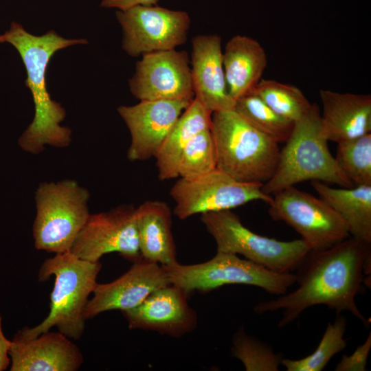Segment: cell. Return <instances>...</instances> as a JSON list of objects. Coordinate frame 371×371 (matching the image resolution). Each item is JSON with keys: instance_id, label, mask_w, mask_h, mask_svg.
<instances>
[{"instance_id": "obj_10", "label": "cell", "mask_w": 371, "mask_h": 371, "mask_svg": "<svg viewBox=\"0 0 371 371\" xmlns=\"http://www.w3.org/2000/svg\"><path fill=\"white\" fill-rule=\"evenodd\" d=\"M262 184L238 181L216 169L191 180L179 178L170 190L174 214L185 220L194 214L229 210L254 201L269 203Z\"/></svg>"}, {"instance_id": "obj_25", "label": "cell", "mask_w": 371, "mask_h": 371, "mask_svg": "<svg viewBox=\"0 0 371 371\" xmlns=\"http://www.w3.org/2000/svg\"><path fill=\"white\" fill-rule=\"evenodd\" d=\"M252 92L275 113L293 123L302 118L312 104L299 88L275 80L261 79Z\"/></svg>"}, {"instance_id": "obj_27", "label": "cell", "mask_w": 371, "mask_h": 371, "mask_svg": "<svg viewBox=\"0 0 371 371\" xmlns=\"http://www.w3.org/2000/svg\"><path fill=\"white\" fill-rule=\"evenodd\" d=\"M337 164L353 186H371V133L337 143Z\"/></svg>"}, {"instance_id": "obj_13", "label": "cell", "mask_w": 371, "mask_h": 371, "mask_svg": "<svg viewBox=\"0 0 371 371\" xmlns=\"http://www.w3.org/2000/svg\"><path fill=\"white\" fill-rule=\"evenodd\" d=\"M129 80L131 93L140 101L194 99L190 58L175 49L144 54Z\"/></svg>"}, {"instance_id": "obj_32", "label": "cell", "mask_w": 371, "mask_h": 371, "mask_svg": "<svg viewBox=\"0 0 371 371\" xmlns=\"http://www.w3.org/2000/svg\"><path fill=\"white\" fill-rule=\"evenodd\" d=\"M11 341L4 336L1 328V318L0 315V371L5 370L10 364L9 349Z\"/></svg>"}, {"instance_id": "obj_11", "label": "cell", "mask_w": 371, "mask_h": 371, "mask_svg": "<svg viewBox=\"0 0 371 371\" xmlns=\"http://www.w3.org/2000/svg\"><path fill=\"white\" fill-rule=\"evenodd\" d=\"M116 16L123 31L122 48L133 57L183 45L191 22L186 12L156 5L118 10Z\"/></svg>"}, {"instance_id": "obj_33", "label": "cell", "mask_w": 371, "mask_h": 371, "mask_svg": "<svg viewBox=\"0 0 371 371\" xmlns=\"http://www.w3.org/2000/svg\"><path fill=\"white\" fill-rule=\"evenodd\" d=\"M0 43H1V35H0Z\"/></svg>"}, {"instance_id": "obj_5", "label": "cell", "mask_w": 371, "mask_h": 371, "mask_svg": "<svg viewBox=\"0 0 371 371\" xmlns=\"http://www.w3.org/2000/svg\"><path fill=\"white\" fill-rule=\"evenodd\" d=\"M210 131L216 169L241 182L263 185L271 178L280 153L276 142L250 125L234 109L212 113Z\"/></svg>"}, {"instance_id": "obj_29", "label": "cell", "mask_w": 371, "mask_h": 371, "mask_svg": "<svg viewBox=\"0 0 371 371\" xmlns=\"http://www.w3.org/2000/svg\"><path fill=\"white\" fill-rule=\"evenodd\" d=\"M232 352L247 371H277L282 357L264 341L247 334L243 327L232 338Z\"/></svg>"}, {"instance_id": "obj_30", "label": "cell", "mask_w": 371, "mask_h": 371, "mask_svg": "<svg viewBox=\"0 0 371 371\" xmlns=\"http://www.w3.org/2000/svg\"><path fill=\"white\" fill-rule=\"evenodd\" d=\"M371 349V334L350 355H343L336 365L335 371H364Z\"/></svg>"}, {"instance_id": "obj_12", "label": "cell", "mask_w": 371, "mask_h": 371, "mask_svg": "<svg viewBox=\"0 0 371 371\" xmlns=\"http://www.w3.org/2000/svg\"><path fill=\"white\" fill-rule=\"evenodd\" d=\"M135 209L122 205L97 214H90L70 252L76 257L98 262L105 254L116 252L135 262L141 260Z\"/></svg>"}, {"instance_id": "obj_7", "label": "cell", "mask_w": 371, "mask_h": 371, "mask_svg": "<svg viewBox=\"0 0 371 371\" xmlns=\"http://www.w3.org/2000/svg\"><path fill=\"white\" fill-rule=\"evenodd\" d=\"M201 220L214 239L217 251L242 255L274 272L296 270L311 251L302 238L282 241L254 233L231 210L202 214Z\"/></svg>"}, {"instance_id": "obj_3", "label": "cell", "mask_w": 371, "mask_h": 371, "mask_svg": "<svg viewBox=\"0 0 371 371\" xmlns=\"http://www.w3.org/2000/svg\"><path fill=\"white\" fill-rule=\"evenodd\" d=\"M102 265L80 259L70 251L55 254L46 259L38 273L41 282L55 277L50 295L48 315L38 325L18 330L16 337L27 339L56 327L59 332L71 339H79L85 328L84 313L89 296L98 282Z\"/></svg>"}, {"instance_id": "obj_16", "label": "cell", "mask_w": 371, "mask_h": 371, "mask_svg": "<svg viewBox=\"0 0 371 371\" xmlns=\"http://www.w3.org/2000/svg\"><path fill=\"white\" fill-rule=\"evenodd\" d=\"M188 296L182 289L170 284L152 293L139 306L122 313L130 329L180 337L197 326V315Z\"/></svg>"}, {"instance_id": "obj_21", "label": "cell", "mask_w": 371, "mask_h": 371, "mask_svg": "<svg viewBox=\"0 0 371 371\" xmlns=\"http://www.w3.org/2000/svg\"><path fill=\"white\" fill-rule=\"evenodd\" d=\"M223 64L228 92L235 101L254 89L262 79L267 57L258 41L236 35L225 45Z\"/></svg>"}, {"instance_id": "obj_14", "label": "cell", "mask_w": 371, "mask_h": 371, "mask_svg": "<svg viewBox=\"0 0 371 371\" xmlns=\"http://www.w3.org/2000/svg\"><path fill=\"white\" fill-rule=\"evenodd\" d=\"M192 101L144 100L135 105L119 106L117 112L131 137L128 159L137 161L155 157L172 126Z\"/></svg>"}, {"instance_id": "obj_18", "label": "cell", "mask_w": 371, "mask_h": 371, "mask_svg": "<svg viewBox=\"0 0 371 371\" xmlns=\"http://www.w3.org/2000/svg\"><path fill=\"white\" fill-rule=\"evenodd\" d=\"M8 353L10 371H76L83 363L78 347L59 331L27 339L14 336Z\"/></svg>"}, {"instance_id": "obj_1", "label": "cell", "mask_w": 371, "mask_h": 371, "mask_svg": "<svg viewBox=\"0 0 371 371\" xmlns=\"http://www.w3.org/2000/svg\"><path fill=\"white\" fill-rule=\"evenodd\" d=\"M365 264H371L370 244L352 236L329 248L311 250L296 269L297 289L258 302L254 310L260 315L282 310L278 322L282 328L306 309L326 305L337 314L348 311L368 326L355 301L363 286Z\"/></svg>"}, {"instance_id": "obj_17", "label": "cell", "mask_w": 371, "mask_h": 371, "mask_svg": "<svg viewBox=\"0 0 371 371\" xmlns=\"http://www.w3.org/2000/svg\"><path fill=\"white\" fill-rule=\"evenodd\" d=\"M191 76L194 98L211 113L234 109L223 64L221 36L198 35L192 41Z\"/></svg>"}, {"instance_id": "obj_23", "label": "cell", "mask_w": 371, "mask_h": 371, "mask_svg": "<svg viewBox=\"0 0 371 371\" xmlns=\"http://www.w3.org/2000/svg\"><path fill=\"white\" fill-rule=\"evenodd\" d=\"M319 197L344 220L350 236L371 243V186L335 188L319 181L311 182Z\"/></svg>"}, {"instance_id": "obj_6", "label": "cell", "mask_w": 371, "mask_h": 371, "mask_svg": "<svg viewBox=\"0 0 371 371\" xmlns=\"http://www.w3.org/2000/svg\"><path fill=\"white\" fill-rule=\"evenodd\" d=\"M89 197L75 180L41 183L35 192V248L55 254L70 251L90 215Z\"/></svg>"}, {"instance_id": "obj_4", "label": "cell", "mask_w": 371, "mask_h": 371, "mask_svg": "<svg viewBox=\"0 0 371 371\" xmlns=\"http://www.w3.org/2000/svg\"><path fill=\"white\" fill-rule=\"evenodd\" d=\"M285 143L274 174L262 186L265 194L271 196L306 181L330 183L347 188L354 186L328 149L322 129L320 110L316 104H312L306 115L294 123Z\"/></svg>"}, {"instance_id": "obj_19", "label": "cell", "mask_w": 371, "mask_h": 371, "mask_svg": "<svg viewBox=\"0 0 371 371\" xmlns=\"http://www.w3.org/2000/svg\"><path fill=\"white\" fill-rule=\"evenodd\" d=\"M321 125L328 141L339 143L371 132V96L320 89Z\"/></svg>"}, {"instance_id": "obj_8", "label": "cell", "mask_w": 371, "mask_h": 371, "mask_svg": "<svg viewBox=\"0 0 371 371\" xmlns=\"http://www.w3.org/2000/svg\"><path fill=\"white\" fill-rule=\"evenodd\" d=\"M164 267L170 284L188 295L196 291L209 292L228 284H246L279 296L288 292L296 280L295 273L292 272H274L238 255L220 251L201 263L182 265L177 262Z\"/></svg>"}, {"instance_id": "obj_20", "label": "cell", "mask_w": 371, "mask_h": 371, "mask_svg": "<svg viewBox=\"0 0 371 371\" xmlns=\"http://www.w3.org/2000/svg\"><path fill=\"white\" fill-rule=\"evenodd\" d=\"M142 258L162 266L177 262L172 210L161 201H146L135 209Z\"/></svg>"}, {"instance_id": "obj_15", "label": "cell", "mask_w": 371, "mask_h": 371, "mask_svg": "<svg viewBox=\"0 0 371 371\" xmlns=\"http://www.w3.org/2000/svg\"><path fill=\"white\" fill-rule=\"evenodd\" d=\"M170 284L164 266L142 258L113 281L97 284L85 307V318L91 319L108 311L132 309L152 293Z\"/></svg>"}, {"instance_id": "obj_2", "label": "cell", "mask_w": 371, "mask_h": 371, "mask_svg": "<svg viewBox=\"0 0 371 371\" xmlns=\"http://www.w3.org/2000/svg\"><path fill=\"white\" fill-rule=\"evenodd\" d=\"M13 45L19 53L27 71L25 81L32 95L34 117L19 139L26 152L38 154L46 145L64 148L71 141V131L60 125L66 112L60 103L53 100L47 91L45 75L49 60L59 49L76 44H85V39H67L50 30L41 36L27 32L21 24L12 22L9 30L1 35V43Z\"/></svg>"}, {"instance_id": "obj_22", "label": "cell", "mask_w": 371, "mask_h": 371, "mask_svg": "<svg viewBox=\"0 0 371 371\" xmlns=\"http://www.w3.org/2000/svg\"><path fill=\"white\" fill-rule=\"evenodd\" d=\"M212 114L194 98L183 111L155 157L160 181L178 177L177 167L183 150L195 135L210 129Z\"/></svg>"}, {"instance_id": "obj_26", "label": "cell", "mask_w": 371, "mask_h": 371, "mask_svg": "<svg viewBox=\"0 0 371 371\" xmlns=\"http://www.w3.org/2000/svg\"><path fill=\"white\" fill-rule=\"evenodd\" d=\"M346 319L340 313L333 322L328 324L324 335L315 351L300 359H282L281 364L287 371H321L332 357L342 351L347 346L344 339Z\"/></svg>"}, {"instance_id": "obj_9", "label": "cell", "mask_w": 371, "mask_h": 371, "mask_svg": "<svg viewBox=\"0 0 371 371\" xmlns=\"http://www.w3.org/2000/svg\"><path fill=\"white\" fill-rule=\"evenodd\" d=\"M273 195L271 218L291 227L311 250L329 248L350 236L342 218L319 197L294 186Z\"/></svg>"}, {"instance_id": "obj_31", "label": "cell", "mask_w": 371, "mask_h": 371, "mask_svg": "<svg viewBox=\"0 0 371 371\" xmlns=\"http://www.w3.org/2000/svg\"><path fill=\"white\" fill-rule=\"evenodd\" d=\"M159 0H102L101 6L104 8H115L119 10H124L137 5H156Z\"/></svg>"}, {"instance_id": "obj_24", "label": "cell", "mask_w": 371, "mask_h": 371, "mask_svg": "<svg viewBox=\"0 0 371 371\" xmlns=\"http://www.w3.org/2000/svg\"><path fill=\"white\" fill-rule=\"evenodd\" d=\"M234 110L278 144L286 142L294 126L293 122L278 115L252 91L236 100Z\"/></svg>"}, {"instance_id": "obj_28", "label": "cell", "mask_w": 371, "mask_h": 371, "mask_svg": "<svg viewBox=\"0 0 371 371\" xmlns=\"http://www.w3.org/2000/svg\"><path fill=\"white\" fill-rule=\"evenodd\" d=\"M216 169V150L210 129L195 135L183 150L177 167L178 177L191 180Z\"/></svg>"}]
</instances>
